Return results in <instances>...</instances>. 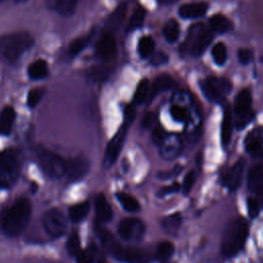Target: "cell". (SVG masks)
Listing matches in <instances>:
<instances>
[{
	"mask_svg": "<svg viewBox=\"0 0 263 263\" xmlns=\"http://www.w3.org/2000/svg\"><path fill=\"white\" fill-rule=\"evenodd\" d=\"M0 1H1V0H0Z\"/></svg>",
	"mask_w": 263,
	"mask_h": 263,
	"instance_id": "f5cc1de1",
	"label": "cell"
},
{
	"mask_svg": "<svg viewBox=\"0 0 263 263\" xmlns=\"http://www.w3.org/2000/svg\"><path fill=\"white\" fill-rule=\"evenodd\" d=\"M88 41H89V37L88 36H81V37H78V38L74 39L72 41V43L70 44L69 54L71 57L77 55L79 52H81L85 48V46L87 45Z\"/></svg>",
	"mask_w": 263,
	"mask_h": 263,
	"instance_id": "e575fe53",
	"label": "cell"
},
{
	"mask_svg": "<svg viewBox=\"0 0 263 263\" xmlns=\"http://www.w3.org/2000/svg\"><path fill=\"white\" fill-rule=\"evenodd\" d=\"M145 232L144 223L137 218L122 219L118 225V234L125 241H140Z\"/></svg>",
	"mask_w": 263,
	"mask_h": 263,
	"instance_id": "30bf717a",
	"label": "cell"
},
{
	"mask_svg": "<svg viewBox=\"0 0 263 263\" xmlns=\"http://www.w3.org/2000/svg\"><path fill=\"white\" fill-rule=\"evenodd\" d=\"M180 189V184L179 183H174L170 186H166V187H163L159 190V194L160 195H166V194H170V193H173V192H176Z\"/></svg>",
	"mask_w": 263,
	"mask_h": 263,
	"instance_id": "7dc6e473",
	"label": "cell"
},
{
	"mask_svg": "<svg viewBox=\"0 0 263 263\" xmlns=\"http://www.w3.org/2000/svg\"><path fill=\"white\" fill-rule=\"evenodd\" d=\"M127 125L125 123H123L119 129L117 130V133L114 135V137L111 139V141L109 142L106 151H105V155H104V165L106 167L111 166L117 159L124 140L126 138V133H127Z\"/></svg>",
	"mask_w": 263,
	"mask_h": 263,
	"instance_id": "8fae6325",
	"label": "cell"
},
{
	"mask_svg": "<svg viewBox=\"0 0 263 263\" xmlns=\"http://www.w3.org/2000/svg\"><path fill=\"white\" fill-rule=\"evenodd\" d=\"M233 119H232V114L229 108H227L224 112L223 119H222V124H221V141L223 146H228L231 135H232V129H233Z\"/></svg>",
	"mask_w": 263,
	"mask_h": 263,
	"instance_id": "44dd1931",
	"label": "cell"
},
{
	"mask_svg": "<svg viewBox=\"0 0 263 263\" xmlns=\"http://www.w3.org/2000/svg\"><path fill=\"white\" fill-rule=\"evenodd\" d=\"M67 250L71 256H76L80 251V239L77 233H72L67 241Z\"/></svg>",
	"mask_w": 263,
	"mask_h": 263,
	"instance_id": "8d00e7d4",
	"label": "cell"
},
{
	"mask_svg": "<svg viewBox=\"0 0 263 263\" xmlns=\"http://www.w3.org/2000/svg\"><path fill=\"white\" fill-rule=\"evenodd\" d=\"M249 233L248 222L242 218H237L229 223L223 234L221 250L224 256L233 257L243 247Z\"/></svg>",
	"mask_w": 263,
	"mask_h": 263,
	"instance_id": "7a4b0ae2",
	"label": "cell"
},
{
	"mask_svg": "<svg viewBox=\"0 0 263 263\" xmlns=\"http://www.w3.org/2000/svg\"><path fill=\"white\" fill-rule=\"evenodd\" d=\"M213 39L212 31L203 24L197 23L191 26L182 50L193 57L201 55Z\"/></svg>",
	"mask_w": 263,
	"mask_h": 263,
	"instance_id": "8992f818",
	"label": "cell"
},
{
	"mask_svg": "<svg viewBox=\"0 0 263 263\" xmlns=\"http://www.w3.org/2000/svg\"><path fill=\"white\" fill-rule=\"evenodd\" d=\"M200 88L210 101L221 102L230 92L231 83L224 78L208 77L200 82Z\"/></svg>",
	"mask_w": 263,
	"mask_h": 263,
	"instance_id": "ba28073f",
	"label": "cell"
},
{
	"mask_svg": "<svg viewBox=\"0 0 263 263\" xmlns=\"http://www.w3.org/2000/svg\"><path fill=\"white\" fill-rule=\"evenodd\" d=\"M48 73V68L47 64L43 60H37L30 64L28 68V75L31 79L34 80H39L47 76Z\"/></svg>",
	"mask_w": 263,
	"mask_h": 263,
	"instance_id": "cb8c5ba5",
	"label": "cell"
},
{
	"mask_svg": "<svg viewBox=\"0 0 263 263\" xmlns=\"http://www.w3.org/2000/svg\"><path fill=\"white\" fill-rule=\"evenodd\" d=\"M109 75V69L105 66H97L90 70V76L93 80L103 81Z\"/></svg>",
	"mask_w": 263,
	"mask_h": 263,
	"instance_id": "ab89813d",
	"label": "cell"
},
{
	"mask_svg": "<svg viewBox=\"0 0 263 263\" xmlns=\"http://www.w3.org/2000/svg\"><path fill=\"white\" fill-rule=\"evenodd\" d=\"M77 263H93L95 260V250L93 248H88L86 250H80L75 256Z\"/></svg>",
	"mask_w": 263,
	"mask_h": 263,
	"instance_id": "74e56055",
	"label": "cell"
},
{
	"mask_svg": "<svg viewBox=\"0 0 263 263\" xmlns=\"http://www.w3.org/2000/svg\"><path fill=\"white\" fill-rule=\"evenodd\" d=\"M155 120V115L153 113H148L145 117H144V120H143V124L146 126V127H150L153 122Z\"/></svg>",
	"mask_w": 263,
	"mask_h": 263,
	"instance_id": "c3c4849f",
	"label": "cell"
},
{
	"mask_svg": "<svg viewBox=\"0 0 263 263\" xmlns=\"http://www.w3.org/2000/svg\"><path fill=\"white\" fill-rule=\"evenodd\" d=\"M246 150L254 155H259L263 147V128H255L245 139Z\"/></svg>",
	"mask_w": 263,
	"mask_h": 263,
	"instance_id": "9a60e30c",
	"label": "cell"
},
{
	"mask_svg": "<svg viewBox=\"0 0 263 263\" xmlns=\"http://www.w3.org/2000/svg\"><path fill=\"white\" fill-rule=\"evenodd\" d=\"M32 213L27 198H18L0 215V229L7 236L18 235L27 226Z\"/></svg>",
	"mask_w": 263,
	"mask_h": 263,
	"instance_id": "6da1fadb",
	"label": "cell"
},
{
	"mask_svg": "<svg viewBox=\"0 0 263 263\" xmlns=\"http://www.w3.org/2000/svg\"><path fill=\"white\" fill-rule=\"evenodd\" d=\"M181 223H182V217L179 213H176V214L165 217L161 221V226L166 232H168L171 234H175L178 232V230L181 226Z\"/></svg>",
	"mask_w": 263,
	"mask_h": 263,
	"instance_id": "484cf974",
	"label": "cell"
},
{
	"mask_svg": "<svg viewBox=\"0 0 263 263\" xmlns=\"http://www.w3.org/2000/svg\"><path fill=\"white\" fill-rule=\"evenodd\" d=\"M88 211H89L88 202L86 201L79 202L70 208L69 217L73 222H80L86 217Z\"/></svg>",
	"mask_w": 263,
	"mask_h": 263,
	"instance_id": "4316f807",
	"label": "cell"
},
{
	"mask_svg": "<svg viewBox=\"0 0 263 263\" xmlns=\"http://www.w3.org/2000/svg\"><path fill=\"white\" fill-rule=\"evenodd\" d=\"M261 203H262L261 197L256 196V197H250L248 199V213L252 219L258 216L261 210Z\"/></svg>",
	"mask_w": 263,
	"mask_h": 263,
	"instance_id": "d590c367",
	"label": "cell"
},
{
	"mask_svg": "<svg viewBox=\"0 0 263 263\" xmlns=\"http://www.w3.org/2000/svg\"><path fill=\"white\" fill-rule=\"evenodd\" d=\"M22 160L15 149H5L0 152V189L12 186L21 172Z\"/></svg>",
	"mask_w": 263,
	"mask_h": 263,
	"instance_id": "5b68a950",
	"label": "cell"
},
{
	"mask_svg": "<svg viewBox=\"0 0 263 263\" xmlns=\"http://www.w3.org/2000/svg\"><path fill=\"white\" fill-rule=\"evenodd\" d=\"M208 10V4L204 2L186 3L180 6L179 14L183 18H196L202 16Z\"/></svg>",
	"mask_w": 263,
	"mask_h": 263,
	"instance_id": "e0dca14e",
	"label": "cell"
},
{
	"mask_svg": "<svg viewBox=\"0 0 263 263\" xmlns=\"http://www.w3.org/2000/svg\"><path fill=\"white\" fill-rule=\"evenodd\" d=\"M248 186L252 193L257 197L263 196V167L262 165H255L249 172Z\"/></svg>",
	"mask_w": 263,
	"mask_h": 263,
	"instance_id": "5bb4252c",
	"label": "cell"
},
{
	"mask_svg": "<svg viewBox=\"0 0 263 263\" xmlns=\"http://www.w3.org/2000/svg\"><path fill=\"white\" fill-rule=\"evenodd\" d=\"M171 115L176 121L179 122H182L187 119V111L180 106H173L171 108Z\"/></svg>",
	"mask_w": 263,
	"mask_h": 263,
	"instance_id": "60d3db41",
	"label": "cell"
},
{
	"mask_svg": "<svg viewBox=\"0 0 263 263\" xmlns=\"http://www.w3.org/2000/svg\"><path fill=\"white\" fill-rule=\"evenodd\" d=\"M174 251H175V247L172 242L161 241L156 246L154 250L155 258L158 260H165L174 254Z\"/></svg>",
	"mask_w": 263,
	"mask_h": 263,
	"instance_id": "4dcf8cb0",
	"label": "cell"
},
{
	"mask_svg": "<svg viewBox=\"0 0 263 263\" xmlns=\"http://www.w3.org/2000/svg\"><path fill=\"white\" fill-rule=\"evenodd\" d=\"M158 2L162 3V4H173L175 3L177 0H157Z\"/></svg>",
	"mask_w": 263,
	"mask_h": 263,
	"instance_id": "681fc988",
	"label": "cell"
},
{
	"mask_svg": "<svg viewBox=\"0 0 263 263\" xmlns=\"http://www.w3.org/2000/svg\"><path fill=\"white\" fill-rule=\"evenodd\" d=\"M155 44L150 36H144L138 43V52L142 58H148L152 54Z\"/></svg>",
	"mask_w": 263,
	"mask_h": 263,
	"instance_id": "f546056e",
	"label": "cell"
},
{
	"mask_svg": "<svg viewBox=\"0 0 263 263\" xmlns=\"http://www.w3.org/2000/svg\"><path fill=\"white\" fill-rule=\"evenodd\" d=\"M162 33L167 42H171V43L176 42L180 35V28H179L178 22L174 18L168 20L163 26Z\"/></svg>",
	"mask_w": 263,
	"mask_h": 263,
	"instance_id": "d4e9b609",
	"label": "cell"
},
{
	"mask_svg": "<svg viewBox=\"0 0 263 263\" xmlns=\"http://www.w3.org/2000/svg\"><path fill=\"white\" fill-rule=\"evenodd\" d=\"M96 53L103 61H110L116 54V41L110 33L104 34L97 43Z\"/></svg>",
	"mask_w": 263,
	"mask_h": 263,
	"instance_id": "4fadbf2b",
	"label": "cell"
},
{
	"mask_svg": "<svg viewBox=\"0 0 263 263\" xmlns=\"http://www.w3.org/2000/svg\"><path fill=\"white\" fill-rule=\"evenodd\" d=\"M42 225L48 235L58 238L66 232L68 221L60 209H51L43 215Z\"/></svg>",
	"mask_w": 263,
	"mask_h": 263,
	"instance_id": "9c48e42d",
	"label": "cell"
},
{
	"mask_svg": "<svg viewBox=\"0 0 263 263\" xmlns=\"http://www.w3.org/2000/svg\"><path fill=\"white\" fill-rule=\"evenodd\" d=\"M168 58L165 53L159 51V52H156L155 54L152 55L151 58V64H153L154 66H160L162 64H165L167 62Z\"/></svg>",
	"mask_w": 263,
	"mask_h": 263,
	"instance_id": "ee69618b",
	"label": "cell"
},
{
	"mask_svg": "<svg viewBox=\"0 0 263 263\" xmlns=\"http://www.w3.org/2000/svg\"><path fill=\"white\" fill-rule=\"evenodd\" d=\"M35 157L38 165L49 179H60L65 177L67 159L43 146H38L35 149Z\"/></svg>",
	"mask_w": 263,
	"mask_h": 263,
	"instance_id": "277c9868",
	"label": "cell"
},
{
	"mask_svg": "<svg viewBox=\"0 0 263 263\" xmlns=\"http://www.w3.org/2000/svg\"><path fill=\"white\" fill-rule=\"evenodd\" d=\"M194 182H195V173L193 171H190L186 174V176L183 180V192H184V194L189 193V191L193 187Z\"/></svg>",
	"mask_w": 263,
	"mask_h": 263,
	"instance_id": "b9f144b4",
	"label": "cell"
},
{
	"mask_svg": "<svg viewBox=\"0 0 263 263\" xmlns=\"http://www.w3.org/2000/svg\"><path fill=\"white\" fill-rule=\"evenodd\" d=\"M89 162L84 156H77L67 160L65 177L69 182L81 180L88 172Z\"/></svg>",
	"mask_w": 263,
	"mask_h": 263,
	"instance_id": "7c38bea8",
	"label": "cell"
},
{
	"mask_svg": "<svg viewBox=\"0 0 263 263\" xmlns=\"http://www.w3.org/2000/svg\"><path fill=\"white\" fill-rule=\"evenodd\" d=\"M149 90H150V84L147 79H143L139 82L137 85L136 91H135V101L137 104H142L147 97L149 96Z\"/></svg>",
	"mask_w": 263,
	"mask_h": 263,
	"instance_id": "d6a6232c",
	"label": "cell"
},
{
	"mask_svg": "<svg viewBox=\"0 0 263 263\" xmlns=\"http://www.w3.org/2000/svg\"><path fill=\"white\" fill-rule=\"evenodd\" d=\"M210 30L219 34L228 32L232 28V23L223 14H214L209 20Z\"/></svg>",
	"mask_w": 263,
	"mask_h": 263,
	"instance_id": "7402d4cb",
	"label": "cell"
},
{
	"mask_svg": "<svg viewBox=\"0 0 263 263\" xmlns=\"http://www.w3.org/2000/svg\"><path fill=\"white\" fill-rule=\"evenodd\" d=\"M125 12H126V5L124 3H122L109 16V18L106 23L107 28L110 29V30L116 29L121 24V22L123 21V18L125 16Z\"/></svg>",
	"mask_w": 263,
	"mask_h": 263,
	"instance_id": "f1b7e54d",
	"label": "cell"
},
{
	"mask_svg": "<svg viewBox=\"0 0 263 263\" xmlns=\"http://www.w3.org/2000/svg\"><path fill=\"white\" fill-rule=\"evenodd\" d=\"M253 53L248 48H240L238 50V60L242 65H247L252 61Z\"/></svg>",
	"mask_w": 263,
	"mask_h": 263,
	"instance_id": "7bdbcfd3",
	"label": "cell"
},
{
	"mask_svg": "<svg viewBox=\"0 0 263 263\" xmlns=\"http://www.w3.org/2000/svg\"><path fill=\"white\" fill-rule=\"evenodd\" d=\"M116 198L121 206L127 212H138L140 210V204L138 200L127 193L118 192L116 194Z\"/></svg>",
	"mask_w": 263,
	"mask_h": 263,
	"instance_id": "83f0119b",
	"label": "cell"
},
{
	"mask_svg": "<svg viewBox=\"0 0 263 263\" xmlns=\"http://www.w3.org/2000/svg\"><path fill=\"white\" fill-rule=\"evenodd\" d=\"M15 1H26V0H15Z\"/></svg>",
	"mask_w": 263,
	"mask_h": 263,
	"instance_id": "816d5d0a",
	"label": "cell"
},
{
	"mask_svg": "<svg viewBox=\"0 0 263 263\" xmlns=\"http://www.w3.org/2000/svg\"><path fill=\"white\" fill-rule=\"evenodd\" d=\"M144 18H145V11L142 8L136 9L133 12L132 16L129 17V20H128L126 30L127 31H134V30L138 29L139 27L142 26V24L144 22Z\"/></svg>",
	"mask_w": 263,
	"mask_h": 263,
	"instance_id": "836d02e7",
	"label": "cell"
},
{
	"mask_svg": "<svg viewBox=\"0 0 263 263\" xmlns=\"http://www.w3.org/2000/svg\"><path fill=\"white\" fill-rule=\"evenodd\" d=\"M243 167H245V162L242 160H238L236 163L232 165V167L225 175V178H224L225 185L230 190H235L240 185L242 174H243Z\"/></svg>",
	"mask_w": 263,
	"mask_h": 263,
	"instance_id": "2e32d148",
	"label": "cell"
},
{
	"mask_svg": "<svg viewBox=\"0 0 263 263\" xmlns=\"http://www.w3.org/2000/svg\"><path fill=\"white\" fill-rule=\"evenodd\" d=\"M212 55H213L214 62L217 65H219V66L224 65L227 60V49H226V46L224 45V43L219 42V43L215 44L212 48Z\"/></svg>",
	"mask_w": 263,
	"mask_h": 263,
	"instance_id": "1f68e13d",
	"label": "cell"
},
{
	"mask_svg": "<svg viewBox=\"0 0 263 263\" xmlns=\"http://www.w3.org/2000/svg\"><path fill=\"white\" fill-rule=\"evenodd\" d=\"M136 117V111L134 109L133 106H127L125 108V111H124V119H125V124L128 126L135 119Z\"/></svg>",
	"mask_w": 263,
	"mask_h": 263,
	"instance_id": "bcb514c9",
	"label": "cell"
},
{
	"mask_svg": "<svg viewBox=\"0 0 263 263\" xmlns=\"http://www.w3.org/2000/svg\"><path fill=\"white\" fill-rule=\"evenodd\" d=\"M152 139L155 144H161L163 142V140L165 139V132L161 127L154 128Z\"/></svg>",
	"mask_w": 263,
	"mask_h": 263,
	"instance_id": "f6af8a7d",
	"label": "cell"
},
{
	"mask_svg": "<svg viewBox=\"0 0 263 263\" xmlns=\"http://www.w3.org/2000/svg\"><path fill=\"white\" fill-rule=\"evenodd\" d=\"M49 6L62 15H71L77 5L78 0H47Z\"/></svg>",
	"mask_w": 263,
	"mask_h": 263,
	"instance_id": "603a6c76",
	"label": "cell"
},
{
	"mask_svg": "<svg viewBox=\"0 0 263 263\" xmlns=\"http://www.w3.org/2000/svg\"><path fill=\"white\" fill-rule=\"evenodd\" d=\"M254 118L252 110V96L248 89L238 92L234 104V124L240 129L248 125Z\"/></svg>",
	"mask_w": 263,
	"mask_h": 263,
	"instance_id": "52a82bcc",
	"label": "cell"
},
{
	"mask_svg": "<svg viewBox=\"0 0 263 263\" xmlns=\"http://www.w3.org/2000/svg\"><path fill=\"white\" fill-rule=\"evenodd\" d=\"M95 208H96L97 217L100 221L108 222L112 219V216H113L112 209L104 194L101 193V194L97 195L96 200H95Z\"/></svg>",
	"mask_w": 263,
	"mask_h": 263,
	"instance_id": "d6986e66",
	"label": "cell"
},
{
	"mask_svg": "<svg viewBox=\"0 0 263 263\" xmlns=\"http://www.w3.org/2000/svg\"><path fill=\"white\" fill-rule=\"evenodd\" d=\"M175 85L174 79L170 75H160L156 77L149 90V101H152L159 92L170 89Z\"/></svg>",
	"mask_w": 263,
	"mask_h": 263,
	"instance_id": "ac0fdd59",
	"label": "cell"
},
{
	"mask_svg": "<svg viewBox=\"0 0 263 263\" xmlns=\"http://www.w3.org/2000/svg\"><path fill=\"white\" fill-rule=\"evenodd\" d=\"M43 96V90L41 88H33L29 91L28 93V98H27V103L28 106L31 108H34L38 105V103L40 102L41 98Z\"/></svg>",
	"mask_w": 263,
	"mask_h": 263,
	"instance_id": "f35d334b",
	"label": "cell"
},
{
	"mask_svg": "<svg viewBox=\"0 0 263 263\" xmlns=\"http://www.w3.org/2000/svg\"><path fill=\"white\" fill-rule=\"evenodd\" d=\"M15 119V112L12 107L6 106L0 112V135L7 136L10 134Z\"/></svg>",
	"mask_w": 263,
	"mask_h": 263,
	"instance_id": "ffe728a7",
	"label": "cell"
},
{
	"mask_svg": "<svg viewBox=\"0 0 263 263\" xmlns=\"http://www.w3.org/2000/svg\"><path fill=\"white\" fill-rule=\"evenodd\" d=\"M33 38L27 32H15L4 35L0 39V53L13 63L33 45Z\"/></svg>",
	"mask_w": 263,
	"mask_h": 263,
	"instance_id": "3957f363",
	"label": "cell"
},
{
	"mask_svg": "<svg viewBox=\"0 0 263 263\" xmlns=\"http://www.w3.org/2000/svg\"><path fill=\"white\" fill-rule=\"evenodd\" d=\"M260 61H261V63L263 64V52H262V54H261V58H260Z\"/></svg>",
	"mask_w": 263,
	"mask_h": 263,
	"instance_id": "f907efd6",
	"label": "cell"
}]
</instances>
